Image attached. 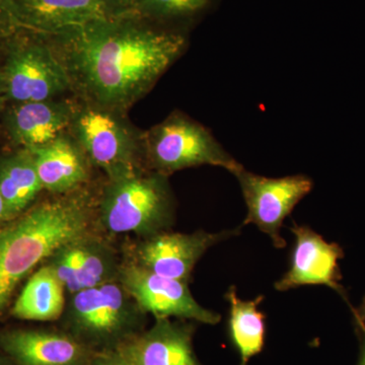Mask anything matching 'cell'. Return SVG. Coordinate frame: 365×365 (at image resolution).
<instances>
[{
    "label": "cell",
    "mask_w": 365,
    "mask_h": 365,
    "mask_svg": "<svg viewBox=\"0 0 365 365\" xmlns=\"http://www.w3.org/2000/svg\"><path fill=\"white\" fill-rule=\"evenodd\" d=\"M79 100L128 113L188 48L186 31L121 14L45 35Z\"/></svg>",
    "instance_id": "6da1fadb"
},
{
    "label": "cell",
    "mask_w": 365,
    "mask_h": 365,
    "mask_svg": "<svg viewBox=\"0 0 365 365\" xmlns=\"http://www.w3.org/2000/svg\"><path fill=\"white\" fill-rule=\"evenodd\" d=\"M78 191L38 204L0 228V314L38 264L86 237L91 220L90 199Z\"/></svg>",
    "instance_id": "7a4b0ae2"
},
{
    "label": "cell",
    "mask_w": 365,
    "mask_h": 365,
    "mask_svg": "<svg viewBox=\"0 0 365 365\" xmlns=\"http://www.w3.org/2000/svg\"><path fill=\"white\" fill-rule=\"evenodd\" d=\"M73 98L68 134L91 165L102 170L108 180L148 170L144 130L132 123L128 113Z\"/></svg>",
    "instance_id": "3957f363"
},
{
    "label": "cell",
    "mask_w": 365,
    "mask_h": 365,
    "mask_svg": "<svg viewBox=\"0 0 365 365\" xmlns=\"http://www.w3.org/2000/svg\"><path fill=\"white\" fill-rule=\"evenodd\" d=\"M175 209L169 177L148 170L108 180L98 200L106 230L145 237L167 230L174 222Z\"/></svg>",
    "instance_id": "277c9868"
},
{
    "label": "cell",
    "mask_w": 365,
    "mask_h": 365,
    "mask_svg": "<svg viewBox=\"0 0 365 365\" xmlns=\"http://www.w3.org/2000/svg\"><path fill=\"white\" fill-rule=\"evenodd\" d=\"M144 158L146 169L167 177L201 165L222 168L232 175L244 169L210 129L180 110L144 130Z\"/></svg>",
    "instance_id": "5b68a950"
},
{
    "label": "cell",
    "mask_w": 365,
    "mask_h": 365,
    "mask_svg": "<svg viewBox=\"0 0 365 365\" xmlns=\"http://www.w3.org/2000/svg\"><path fill=\"white\" fill-rule=\"evenodd\" d=\"M4 43L9 48L0 68L4 98L19 104L72 93L66 68L44 34L21 31Z\"/></svg>",
    "instance_id": "8992f818"
},
{
    "label": "cell",
    "mask_w": 365,
    "mask_h": 365,
    "mask_svg": "<svg viewBox=\"0 0 365 365\" xmlns=\"http://www.w3.org/2000/svg\"><path fill=\"white\" fill-rule=\"evenodd\" d=\"M145 314L119 280L72 294L68 323L86 345H118L136 335Z\"/></svg>",
    "instance_id": "52a82bcc"
},
{
    "label": "cell",
    "mask_w": 365,
    "mask_h": 365,
    "mask_svg": "<svg viewBox=\"0 0 365 365\" xmlns=\"http://www.w3.org/2000/svg\"><path fill=\"white\" fill-rule=\"evenodd\" d=\"M234 176L241 187L248 210L242 227L256 225L270 237L275 248H284L287 241L281 237V227L295 206L311 193L313 180L302 174L264 177L245 168Z\"/></svg>",
    "instance_id": "ba28073f"
},
{
    "label": "cell",
    "mask_w": 365,
    "mask_h": 365,
    "mask_svg": "<svg viewBox=\"0 0 365 365\" xmlns=\"http://www.w3.org/2000/svg\"><path fill=\"white\" fill-rule=\"evenodd\" d=\"M119 282L145 314L155 319L177 318L216 325L222 316L201 306L188 283L163 277L135 263L120 268Z\"/></svg>",
    "instance_id": "9c48e42d"
},
{
    "label": "cell",
    "mask_w": 365,
    "mask_h": 365,
    "mask_svg": "<svg viewBox=\"0 0 365 365\" xmlns=\"http://www.w3.org/2000/svg\"><path fill=\"white\" fill-rule=\"evenodd\" d=\"M241 227L220 232L182 234L163 230L146 237L136 250V263L150 272L189 282L196 264L211 247L240 235Z\"/></svg>",
    "instance_id": "30bf717a"
},
{
    "label": "cell",
    "mask_w": 365,
    "mask_h": 365,
    "mask_svg": "<svg viewBox=\"0 0 365 365\" xmlns=\"http://www.w3.org/2000/svg\"><path fill=\"white\" fill-rule=\"evenodd\" d=\"M290 232L294 245L288 270L276 281L275 289L285 292L307 285H325L342 294L339 284V261L342 249L335 242H328L307 225L294 223Z\"/></svg>",
    "instance_id": "8fae6325"
},
{
    "label": "cell",
    "mask_w": 365,
    "mask_h": 365,
    "mask_svg": "<svg viewBox=\"0 0 365 365\" xmlns=\"http://www.w3.org/2000/svg\"><path fill=\"white\" fill-rule=\"evenodd\" d=\"M194 327L170 319H155L145 332L118 345L116 351L134 365H202L193 350Z\"/></svg>",
    "instance_id": "7c38bea8"
},
{
    "label": "cell",
    "mask_w": 365,
    "mask_h": 365,
    "mask_svg": "<svg viewBox=\"0 0 365 365\" xmlns=\"http://www.w3.org/2000/svg\"><path fill=\"white\" fill-rule=\"evenodd\" d=\"M73 104L64 97L14 104L6 117L7 134L21 150L47 145L68 132Z\"/></svg>",
    "instance_id": "4fadbf2b"
},
{
    "label": "cell",
    "mask_w": 365,
    "mask_h": 365,
    "mask_svg": "<svg viewBox=\"0 0 365 365\" xmlns=\"http://www.w3.org/2000/svg\"><path fill=\"white\" fill-rule=\"evenodd\" d=\"M0 346L16 365H88L93 356L85 343L54 331H9Z\"/></svg>",
    "instance_id": "5bb4252c"
},
{
    "label": "cell",
    "mask_w": 365,
    "mask_h": 365,
    "mask_svg": "<svg viewBox=\"0 0 365 365\" xmlns=\"http://www.w3.org/2000/svg\"><path fill=\"white\" fill-rule=\"evenodd\" d=\"M30 151L43 189L50 193L63 195L78 191L90 178L91 165L68 132Z\"/></svg>",
    "instance_id": "9a60e30c"
},
{
    "label": "cell",
    "mask_w": 365,
    "mask_h": 365,
    "mask_svg": "<svg viewBox=\"0 0 365 365\" xmlns=\"http://www.w3.org/2000/svg\"><path fill=\"white\" fill-rule=\"evenodd\" d=\"M28 30L54 35L113 16L103 0H16Z\"/></svg>",
    "instance_id": "2e32d148"
},
{
    "label": "cell",
    "mask_w": 365,
    "mask_h": 365,
    "mask_svg": "<svg viewBox=\"0 0 365 365\" xmlns=\"http://www.w3.org/2000/svg\"><path fill=\"white\" fill-rule=\"evenodd\" d=\"M43 190L30 150L20 148L0 160V196L9 222L20 216Z\"/></svg>",
    "instance_id": "e0dca14e"
},
{
    "label": "cell",
    "mask_w": 365,
    "mask_h": 365,
    "mask_svg": "<svg viewBox=\"0 0 365 365\" xmlns=\"http://www.w3.org/2000/svg\"><path fill=\"white\" fill-rule=\"evenodd\" d=\"M66 292L63 283L47 263L28 280L11 313L26 321H55L66 309Z\"/></svg>",
    "instance_id": "ac0fdd59"
},
{
    "label": "cell",
    "mask_w": 365,
    "mask_h": 365,
    "mask_svg": "<svg viewBox=\"0 0 365 365\" xmlns=\"http://www.w3.org/2000/svg\"><path fill=\"white\" fill-rule=\"evenodd\" d=\"M230 314L228 332L240 355V365H248L250 359L263 350L266 335V317L259 309L263 295L245 300L237 295V287H230L225 294Z\"/></svg>",
    "instance_id": "d6986e66"
},
{
    "label": "cell",
    "mask_w": 365,
    "mask_h": 365,
    "mask_svg": "<svg viewBox=\"0 0 365 365\" xmlns=\"http://www.w3.org/2000/svg\"><path fill=\"white\" fill-rule=\"evenodd\" d=\"M81 290L118 280L120 268L114 253L102 242L83 237L76 241ZM79 290V292H81Z\"/></svg>",
    "instance_id": "ffe728a7"
},
{
    "label": "cell",
    "mask_w": 365,
    "mask_h": 365,
    "mask_svg": "<svg viewBox=\"0 0 365 365\" xmlns=\"http://www.w3.org/2000/svg\"><path fill=\"white\" fill-rule=\"evenodd\" d=\"M213 1L215 0H136L133 14L158 25L186 31L187 25L205 13Z\"/></svg>",
    "instance_id": "44dd1931"
},
{
    "label": "cell",
    "mask_w": 365,
    "mask_h": 365,
    "mask_svg": "<svg viewBox=\"0 0 365 365\" xmlns=\"http://www.w3.org/2000/svg\"><path fill=\"white\" fill-rule=\"evenodd\" d=\"M76 241L61 247L48 259V264L51 266L59 280L63 283L66 292L71 294H76L81 290L78 279Z\"/></svg>",
    "instance_id": "7402d4cb"
},
{
    "label": "cell",
    "mask_w": 365,
    "mask_h": 365,
    "mask_svg": "<svg viewBox=\"0 0 365 365\" xmlns=\"http://www.w3.org/2000/svg\"><path fill=\"white\" fill-rule=\"evenodd\" d=\"M25 30L28 28L16 0H0V44Z\"/></svg>",
    "instance_id": "603a6c76"
},
{
    "label": "cell",
    "mask_w": 365,
    "mask_h": 365,
    "mask_svg": "<svg viewBox=\"0 0 365 365\" xmlns=\"http://www.w3.org/2000/svg\"><path fill=\"white\" fill-rule=\"evenodd\" d=\"M88 365H134L116 350L93 355Z\"/></svg>",
    "instance_id": "cb8c5ba5"
},
{
    "label": "cell",
    "mask_w": 365,
    "mask_h": 365,
    "mask_svg": "<svg viewBox=\"0 0 365 365\" xmlns=\"http://www.w3.org/2000/svg\"><path fill=\"white\" fill-rule=\"evenodd\" d=\"M113 16L133 14L136 0H103Z\"/></svg>",
    "instance_id": "d4e9b609"
},
{
    "label": "cell",
    "mask_w": 365,
    "mask_h": 365,
    "mask_svg": "<svg viewBox=\"0 0 365 365\" xmlns=\"http://www.w3.org/2000/svg\"><path fill=\"white\" fill-rule=\"evenodd\" d=\"M7 222H9V215H7L6 204L0 196V227Z\"/></svg>",
    "instance_id": "484cf974"
},
{
    "label": "cell",
    "mask_w": 365,
    "mask_h": 365,
    "mask_svg": "<svg viewBox=\"0 0 365 365\" xmlns=\"http://www.w3.org/2000/svg\"><path fill=\"white\" fill-rule=\"evenodd\" d=\"M359 319L361 325H364L365 324V300L364 302V306L361 307V312H360V314L359 317Z\"/></svg>",
    "instance_id": "4316f807"
},
{
    "label": "cell",
    "mask_w": 365,
    "mask_h": 365,
    "mask_svg": "<svg viewBox=\"0 0 365 365\" xmlns=\"http://www.w3.org/2000/svg\"><path fill=\"white\" fill-rule=\"evenodd\" d=\"M4 98V83H2L1 72H0V104Z\"/></svg>",
    "instance_id": "83f0119b"
},
{
    "label": "cell",
    "mask_w": 365,
    "mask_h": 365,
    "mask_svg": "<svg viewBox=\"0 0 365 365\" xmlns=\"http://www.w3.org/2000/svg\"><path fill=\"white\" fill-rule=\"evenodd\" d=\"M362 327H364V330L365 333V325H362ZM359 365H365V337L364 347H362L361 359H360Z\"/></svg>",
    "instance_id": "f1b7e54d"
},
{
    "label": "cell",
    "mask_w": 365,
    "mask_h": 365,
    "mask_svg": "<svg viewBox=\"0 0 365 365\" xmlns=\"http://www.w3.org/2000/svg\"><path fill=\"white\" fill-rule=\"evenodd\" d=\"M0 365H16L14 361H11V360H7L4 359V357L0 356Z\"/></svg>",
    "instance_id": "f546056e"
}]
</instances>
